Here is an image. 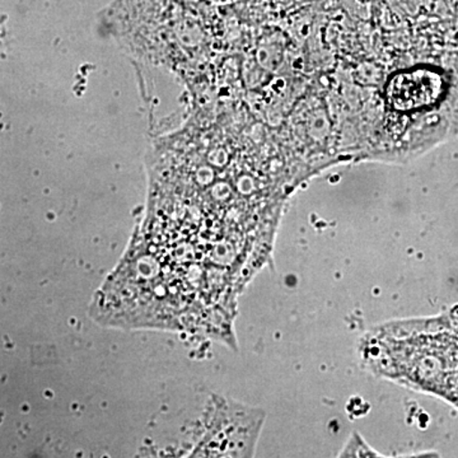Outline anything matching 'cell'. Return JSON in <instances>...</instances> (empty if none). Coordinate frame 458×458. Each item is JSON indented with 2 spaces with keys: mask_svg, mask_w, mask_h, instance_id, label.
<instances>
[{
  "mask_svg": "<svg viewBox=\"0 0 458 458\" xmlns=\"http://www.w3.org/2000/svg\"><path fill=\"white\" fill-rule=\"evenodd\" d=\"M442 92L441 75L428 69H414L391 78L387 99L394 110L409 113L432 106Z\"/></svg>",
  "mask_w": 458,
  "mask_h": 458,
  "instance_id": "1",
  "label": "cell"
},
{
  "mask_svg": "<svg viewBox=\"0 0 458 458\" xmlns=\"http://www.w3.org/2000/svg\"><path fill=\"white\" fill-rule=\"evenodd\" d=\"M340 457H381L378 452L373 450L372 447L361 438L360 434L354 432L352 434L349 441L346 442L345 447L340 452Z\"/></svg>",
  "mask_w": 458,
  "mask_h": 458,
  "instance_id": "2",
  "label": "cell"
}]
</instances>
